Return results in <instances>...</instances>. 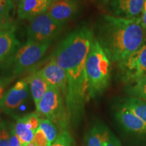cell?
<instances>
[{
	"mask_svg": "<svg viewBox=\"0 0 146 146\" xmlns=\"http://www.w3.org/2000/svg\"><path fill=\"white\" fill-rule=\"evenodd\" d=\"M94 39L92 31L82 27L67 35L53 54L67 76L65 100L70 119L79 117L85 103L90 99L85 66Z\"/></svg>",
	"mask_w": 146,
	"mask_h": 146,
	"instance_id": "6da1fadb",
	"label": "cell"
},
{
	"mask_svg": "<svg viewBox=\"0 0 146 146\" xmlns=\"http://www.w3.org/2000/svg\"><path fill=\"white\" fill-rule=\"evenodd\" d=\"M98 40L110 61L119 63L146 44L140 18L104 16Z\"/></svg>",
	"mask_w": 146,
	"mask_h": 146,
	"instance_id": "7a4b0ae2",
	"label": "cell"
},
{
	"mask_svg": "<svg viewBox=\"0 0 146 146\" xmlns=\"http://www.w3.org/2000/svg\"><path fill=\"white\" fill-rule=\"evenodd\" d=\"M89 98L101 94L110 81V60L98 39L94 37L86 62Z\"/></svg>",
	"mask_w": 146,
	"mask_h": 146,
	"instance_id": "3957f363",
	"label": "cell"
},
{
	"mask_svg": "<svg viewBox=\"0 0 146 146\" xmlns=\"http://www.w3.org/2000/svg\"><path fill=\"white\" fill-rule=\"evenodd\" d=\"M36 108L39 116L41 115L51 120L61 129V131L67 130L70 118L64 104L62 94L59 89L49 86L44 96L36 105Z\"/></svg>",
	"mask_w": 146,
	"mask_h": 146,
	"instance_id": "277c9868",
	"label": "cell"
},
{
	"mask_svg": "<svg viewBox=\"0 0 146 146\" xmlns=\"http://www.w3.org/2000/svg\"><path fill=\"white\" fill-rule=\"evenodd\" d=\"M50 43H41L28 40L14 55L12 63L14 74L19 75L31 68L43 58L50 47Z\"/></svg>",
	"mask_w": 146,
	"mask_h": 146,
	"instance_id": "5b68a950",
	"label": "cell"
},
{
	"mask_svg": "<svg viewBox=\"0 0 146 146\" xmlns=\"http://www.w3.org/2000/svg\"><path fill=\"white\" fill-rule=\"evenodd\" d=\"M63 24L57 23L46 12L30 21L27 27L28 40L35 42H51L62 29Z\"/></svg>",
	"mask_w": 146,
	"mask_h": 146,
	"instance_id": "8992f818",
	"label": "cell"
},
{
	"mask_svg": "<svg viewBox=\"0 0 146 146\" xmlns=\"http://www.w3.org/2000/svg\"><path fill=\"white\" fill-rule=\"evenodd\" d=\"M122 80L125 83L133 82L146 76V44L129 57L118 63Z\"/></svg>",
	"mask_w": 146,
	"mask_h": 146,
	"instance_id": "52a82bcc",
	"label": "cell"
},
{
	"mask_svg": "<svg viewBox=\"0 0 146 146\" xmlns=\"http://www.w3.org/2000/svg\"><path fill=\"white\" fill-rule=\"evenodd\" d=\"M50 86L56 87L66 97L68 91V80L66 74L58 65L55 58H50L47 64L37 71Z\"/></svg>",
	"mask_w": 146,
	"mask_h": 146,
	"instance_id": "ba28073f",
	"label": "cell"
},
{
	"mask_svg": "<svg viewBox=\"0 0 146 146\" xmlns=\"http://www.w3.org/2000/svg\"><path fill=\"white\" fill-rule=\"evenodd\" d=\"M85 146H121V144L106 125L97 123L87 133Z\"/></svg>",
	"mask_w": 146,
	"mask_h": 146,
	"instance_id": "9c48e42d",
	"label": "cell"
},
{
	"mask_svg": "<svg viewBox=\"0 0 146 146\" xmlns=\"http://www.w3.org/2000/svg\"><path fill=\"white\" fill-rule=\"evenodd\" d=\"M29 94L28 83L25 80L16 82L0 100V107L7 113L14 112L21 106Z\"/></svg>",
	"mask_w": 146,
	"mask_h": 146,
	"instance_id": "30bf717a",
	"label": "cell"
},
{
	"mask_svg": "<svg viewBox=\"0 0 146 146\" xmlns=\"http://www.w3.org/2000/svg\"><path fill=\"white\" fill-rule=\"evenodd\" d=\"M78 10L75 0H56L50 5L47 13L57 23L64 24L71 19Z\"/></svg>",
	"mask_w": 146,
	"mask_h": 146,
	"instance_id": "8fae6325",
	"label": "cell"
},
{
	"mask_svg": "<svg viewBox=\"0 0 146 146\" xmlns=\"http://www.w3.org/2000/svg\"><path fill=\"white\" fill-rule=\"evenodd\" d=\"M116 118L125 131L135 133H146V124L124 104L117 108Z\"/></svg>",
	"mask_w": 146,
	"mask_h": 146,
	"instance_id": "7c38bea8",
	"label": "cell"
},
{
	"mask_svg": "<svg viewBox=\"0 0 146 146\" xmlns=\"http://www.w3.org/2000/svg\"><path fill=\"white\" fill-rule=\"evenodd\" d=\"M54 0H21L18 5V17L22 20H31L45 13Z\"/></svg>",
	"mask_w": 146,
	"mask_h": 146,
	"instance_id": "4fadbf2b",
	"label": "cell"
},
{
	"mask_svg": "<svg viewBox=\"0 0 146 146\" xmlns=\"http://www.w3.org/2000/svg\"><path fill=\"white\" fill-rule=\"evenodd\" d=\"M145 0H113L112 10L115 16L127 18H140Z\"/></svg>",
	"mask_w": 146,
	"mask_h": 146,
	"instance_id": "5bb4252c",
	"label": "cell"
},
{
	"mask_svg": "<svg viewBox=\"0 0 146 146\" xmlns=\"http://www.w3.org/2000/svg\"><path fill=\"white\" fill-rule=\"evenodd\" d=\"M25 81L30 85L33 99L36 106L44 96L50 85L37 71L30 74Z\"/></svg>",
	"mask_w": 146,
	"mask_h": 146,
	"instance_id": "9a60e30c",
	"label": "cell"
},
{
	"mask_svg": "<svg viewBox=\"0 0 146 146\" xmlns=\"http://www.w3.org/2000/svg\"><path fill=\"white\" fill-rule=\"evenodd\" d=\"M18 43L14 30L0 33V62L8 59L14 54Z\"/></svg>",
	"mask_w": 146,
	"mask_h": 146,
	"instance_id": "2e32d148",
	"label": "cell"
},
{
	"mask_svg": "<svg viewBox=\"0 0 146 146\" xmlns=\"http://www.w3.org/2000/svg\"><path fill=\"white\" fill-rule=\"evenodd\" d=\"M123 104L146 124V101L130 97L124 100Z\"/></svg>",
	"mask_w": 146,
	"mask_h": 146,
	"instance_id": "e0dca14e",
	"label": "cell"
},
{
	"mask_svg": "<svg viewBox=\"0 0 146 146\" xmlns=\"http://www.w3.org/2000/svg\"><path fill=\"white\" fill-rule=\"evenodd\" d=\"M13 128L21 142L22 146L33 141L35 132L27 127V124L25 123L23 117L18 118L16 120V122Z\"/></svg>",
	"mask_w": 146,
	"mask_h": 146,
	"instance_id": "ac0fdd59",
	"label": "cell"
},
{
	"mask_svg": "<svg viewBox=\"0 0 146 146\" xmlns=\"http://www.w3.org/2000/svg\"><path fill=\"white\" fill-rule=\"evenodd\" d=\"M128 92L131 97L146 101V76L130 83Z\"/></svg>",
	"mask_w": 146,
	"mask_h": 146,
	"instance_id": "d6986e66",
	"label": "cell"
},
{
	"mask_svg": "<svg viewBox=\"0 0 146 146\" xmlns=\"http://www.w3.org/2000/svg\"><path fill=\"white\" fill-rule=\"evenodd\" d=\"M39 128L43 131L48 140L49 143L52 145V143L56 141L58 135L57 126L49 119H41Z\"/></svg>",
	"mask_w": 146,
	"mask_h": 146,
	"instance_id": "ffe728a7",
	"label": "cell"
},
{
	"mask_svg": "<svg viewBox=\"0 0 146 146\" xmlns=\"http://www.w3.org/2000/svg\"><path fill=\"white\" fill-rule=\"evenodd\" d=\"M51 146H75L74 139L68 131H61L56 141Z\"/></svg>",
	"mask_w": 146,
	"mask_h": 146,
	"instance_id": "44dd1931",
	"label": "cell"
},
{
	"mask_svg": "<svg viewBox=\"0 0 146 146\" xmlns=\"http://www.w3.org/2000/svg\"><path fill=\"white\" fill-rule=\"evenodd\" d=\"M27 127L35 133L36 131L39 128L41 119L36 113H31L23 117Z\"/></svg>",
	"mask_w": 146,
	"mask_h": 146,
	"instance_id": "7402d4cb",
	"label": "cell"
},
{
	"mask_svg": "<svg viewBox=\"0 0 146 146\" xmlns=\"http://www.w3.org/2000/svg\"><path fill=\"white\" fill-rule=\"evenodd\" d=\"M15 9V4L12 0H0V16L11 17V14Z\"/></svg>",
	"mask_w": 146,
	"mask_h": 146,
	"instance_id": "603a6c76",
	"label": "cell"
},
{
	"mask_svg": "<svg viewBox=\"0 0 146 146\" xmlns=\"http://www.w3.org/2000/svg\"><path fill=\"white\" fill-rule=\"evenodd\" d=\"M33 141L35 146H51L45 133L40 128L35 133Z\"/></svg>",
	"mask_w": 146,
	"mask_h": 146,
	"instance_id": "cb8c5ba5",
	"label": "cell"
},
{
	"mask_svg": "<svg viewBox=\"0 0 146 146\" xmlns=\"http://www.w3.org/2000/svg\"><path fill=\"white\" fill-rule=\"evenodd\" d=\"M15 25L12 17H5L0 16V33L7 31L14 30Z\"/></svg>",
	"mask_w": 146,
	"mask_h": 146,
	"instance_id": "d4e9b609",
	"label": "cell"
},
{
	"mask_svg": "<svg viewBox=\"0 0 146 146\" xmlns=\"http://www.w3.org/2000/svg\"><path fill=\"white\" fill-rule=\"evenodd\" d=\"M14 76H0V100L4 96L6 89L14 81Z\"/></svg>",
	"mask_w": 146,
	"mask_h": 146,
	"instance_id": "484cf974",
	"label": "cell"
},
{
	"mask_svg": "<svg viewBox=\"0 0 146 146\" xmlns=\"http://www.w3.org/2000/svg\"><path fill=\"white\" fill-rule=\"evenodd\" d=\"M0 146H10V133L4 123L0 134Z\"/></svg>",
	"mask_w": 146,
	"mask_h": 146,
	"instance_id": "4316f807",
	"label": "cell"
},
{
	"mask_svg": "<svg viewBox=\"0 0 146 146\" xmlns=\"http://www.w3.org/2000/svg\"><path fill=\"white\" fill-rule=\"evenodd\" d=\"M10 146H22L21 142L16 135L14 128L11 129L10 133Z\"/></svg>",
	"mask_w": 146,
	"mask_h": 146,
	"instance_id": "83f0119b",
	"label": "cell"
},
{
	"mask_svg": "<svg viewBox=\"0 0 146 146\" xmlns=\"http://www.w3.org/2000/svg\"><path fill=\"white\" fill-rule=\"evenodd\" d=\"M140 21H141V24L144 31L146 33V0L145 1V3H144V6L141 15L140 16Z\"/></svg>",
	"mask_w": 146,
	"mask_h": 146,
	"instance_id": "f1b7e54d",
	"label": "cell"
},
{
	"mask_svg": "<svg viewBox=\"0 0 146 146\" xmlns=\"http://www.w3.org/2000/svg\"><path fill=\"white\" fill-rule=\"evenodd\" d=\"M23 146H35V145L33 141H32L31 142H30V143H28L25 144V145H24Z\"/></svg>",
	"mask_w": 146,
	"mask_h": 146,
	"instance_id": "f546056e",
	"label": "cell"
},
{
	"mask_svg": "<svg viewBox=\"0 0 146 146\" xmlns=\"http://www.w3.org/2000/svg\"><path fill=\"white\" fill-rule=\"evenodd\" d=\"M3 125V123L2 121H1V118H0V134H1V129H2Z\"/></svg>",
	"mask_w": 146,
	"mask_h": 146,
	"instance_id": "4dcf8cb0",
	"label": "cell"
},
{
	"mask_svg": "<svg viewBox=\"0 0 146 146\" xmlns=\"http://www.w3.org/2000/svg\"><path fill=\"white\" fill-rule=\"evenodd\" d=\"M12 1H13L14 2H18V3H19L20 1H21V0H12Z\"/></svg>",
	"mask_w": 146,
	"mask_h": 146,
	"instance_id": "1f68e13d",
	"label": "cell"
},
{
	"mask_svg": "<svg viewBox=\"0 0 146 146\" xmlns=\"http://www.w3.org/2000/svg\"><path fill=\"white\" fill-rule=\"evenodd\" d=\"M104 1H109V0H104Z\"/></svg>",
	"mask_w": 146,
	"mask_h": 146,
	"instance_id": "d6a6232c",
	"label": "cell"
},
{
	"mask_svg": "<svg viewBox=\"0 0 146 146\" xmlns=\"http://www.w3.org/2000/svg\"><path fill=\"white\" fill-rule=\"evenodd\" d=\"M56 1V0H54V1Z\"/></svg>",
	"mask_w": 146,
	"mask_h": 146,
	"instance_id": "836d02e7",
	"label": "cell"
}]
</instances>
